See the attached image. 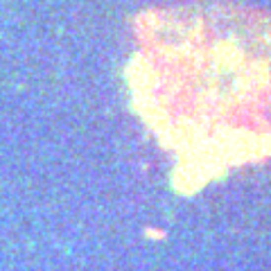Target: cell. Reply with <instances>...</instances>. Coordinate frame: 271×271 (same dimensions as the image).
<instances>
[{
	"mask_svg": "<svg viewBox=\"0 0 271 271\" xmlns=\"http://www.w3.org/2000/svg\"><path fill=\"white\" fill-rule=\"evenodd\" d=\"M124 75L179 190L271 158V14L237 2L145 9Z\"/></svg>",
	"mask_w": 271,
	"mask_h": 271,
	"instance_id": "1",
	"label": "cell"
}]
</instances>
